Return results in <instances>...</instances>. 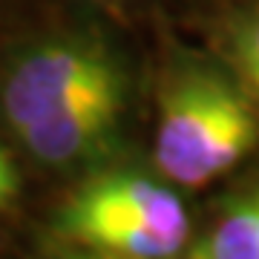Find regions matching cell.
<instances>
[{"label": "cell", "instance_id": "ba28073f", "mask_svg": "<svg viewBox=\"0 0 259 259\" xmlns=\"http://www.w3.org/2000/svg\"><path fill=\"white\" fill-rule=\"evenodd\" d=\"M61 259H130V256H115V253H101V250H90V248H78L72 253H66Z\"/></svg>", "mask_w": 259, "mask_h": 259}, {"label": "cell", "instance_id": "3957f363", "mask_svg": "<svg viewBox=\"0 0 259 259\" xmlns=\"http://www.w3.org/2000/svg\"><path fill=\"white\" fill-rule=\"evenodd\" d=\"M112 95H130L127 69L93 35L44 37L0 72V110L15 136Z\"/></svg>", "mask_w": 259, "mask_h": 259}, {"label": "cell", "instance_id": "8992f818", "mask_svg": "<svg viewBox=\"0 0 259 259\" xmlns=\"http://www.w3.org/2000/svg\"><path fill=\"white\" fill-rule=\"evenodd\" d=\"M228 58L233 75L259 107V3L250 6L228 29Z\"/></svg>", "mask_w": 259, "mask_h": 259}, {"label": "cell", "instance_id": "9c48e42d", "mask_svg": "<svg viewBox=\"0 0 259 259\" xmlns=\"http://www.w3.org/2000/svg\"><path fill=\"white\" fill-rule=\"evenodd\" d=\"M0 176H18L15 173V167H12V161L6 158V153L0 150Z\"/></svg>", "mask_w": 259, "mask_h": 259}, {"label": "cell", "instance_id": "277c9868", "mask_svg": "<svg viewBox=\"0 0 259 259\" xmlns=\"http://www.w3.org/2000/svg\"><path fill=\"white\" fill-rule=\"evenodd\" d=\"M124 110H127V95H112V98L83 104L66 115L23 130L18 139L37 161L49 167L75 164L98 153L115 136Z\"/></svg>", "mask_w": 259, "mask_h": 259}, {"label": "cell", "instance_id": "7a4b0ae2", "mask_svg": "<svg viewBox=\"0 0 259 259\" xmlns=\"http://www.w3.org/2000/svg\"><path fill=\"white\" fill-rule=\"evenodd\" d=\"M58 231L78 248L130 259H173L185 248L190 222L170 187L136 173H107L66 199Z\"/></svg>", "mask_w": 259, "mask_h": 259}, {"label": "cell", "instance_id": "5b68a950", "mask_svg": "<svg viewBox=\"0 0 259 259\" xmlns=\"http://www.w3.org/2000/svg\"><path fill=\"white\" fill-rule=\"evenodd\" d=\"M196 259H259V187L225 207L196 248Z\"/></svg>", "mask_w": 259, "mask_h": 259}, {"label": "cell", "instance_id": "6da1fadb", "mask_svg": "<svg viewBox=\"0 0 259 259\" xmlns=\"http://www.w3.org/2000/svg\"><path fill=\"white\" fill-rule=\"evenodd\" d=\"M259 141L256 101L239 81L202 64L179 66L158 98L153 161L173 185L204 187Z\"/></svg>", "mask_w": 259, "mask_h": 259}, {"label": "cell", "instance_id": "52a82bcc", "mask_svg": "<svg viewBox=\"0 0 259 259\" xmlns=\"http://www.w3.org/2000/svg\"><path fill=\"white\" fill-rule=\"evenodd\" d=\"M15 193H18V176H0V207H6Z\"/></svg>", "mask_w": 259, "mask_h": 259}]
</instances>
